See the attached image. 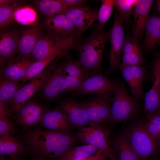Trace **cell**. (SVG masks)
I'll list each match as a JSON object with an SVG mask.
<instances>
[{"instance_id": "cell-16", "label": "cell", "mask_w": 160, "mask_h": 160, "mask_svg": "<svg viewBox=\"0 0 160 160\" xmlns=\"http://www.w3.org/2000/svg\"><path fill=\"white\" fill-rule=\"evenodd\" d=\"M44 24L48 33L56 37L61 38L71 34H77L72 22L63 14L46 17Z\"/></svg>"}, {"instance_id": "cell-7", "label": "cell", "mask_w": 160, "mask_h": 160, "mask_svg": "<svg viewBox=\"0 0 160 160\" xmlns=\"http://www.w3.org/2000/svg\"><path fill=\"white\" fill-rule=\"evenodd\" d=\"M56 63L49 65L17 91L9 103L10 105V114H16L37 92L40 91L47 80L56 68Z\"/></svg>"}, {"instance_id": "cell-40", "label": "cell", "mask_w": 160, "mask_h": 160, "mask_svg": "<svg viewBox=\"0 0 160 160\" xmlns=\"http://www.w3.org/2000/svg\"><path fill=\"white\" fill-rule=\"evenodd\" d=\"M108 158L105 152L102 149H100L95 154L79 159L74 160H105Z\"/></svg>"}, {"instance_id": "cell-43", "label": "cell", "mask_w": 160, "mask_h": 160, "mask_svg": "<svg viewBox=\"0 0 160 160\" xmlns=\"http://www.w3.org/2000/svg\"><path fill=\"white\" fill-rule=\"evenodd\" d=\"M155 9L156 12L160 13V0L156 1Z\"/></svg>"}, {"instance_id": "cell-6", "label": "cell", "mask_w": 160, "mask_h": 160, "mask_svg": "<svg viewBox=\"0 0 160 160\" xmlns=\"http://www.w3.org/2000/svg\"><path fill=\"white\" fill-rule=\"evenodd\" d=\"M112 128L109 125L105 124L83 127L76 133L77 140L85 144L94 145L104 150L110 160H117L110 137Z\"/></svg>"}, {"instance_id": "cell-20", "label": "cell", "mask_w": 160, "mask_h": 160, "mask_svg": "<svg viewBox=\"0 0 160 160\" xmlns=\"http://www.w3.org/2000/svg\"><path fill=\"white\" fill-rule=\"evenodd\" d=\"M41 35L37 24L22 30L18 43L19 55L31 60L33 50Z\"/></svg>"}, {"instance_id": "cell-9", "label": "cell", "mask_w": 160, "mask_h": 160, "mask_svg": "<svg viewBox=\"0 0 160 160\" xmlns=\"http://www.w3.org/2000/svg\"><path fill=\"white\" fill-rule=\"evenodd\" d=\"M112 97L97 95L81 102L87 112L89 126L102 124L109 125Z\"/></svg>"}, {"instance_id": "cell-4", "label": "cell", "mask_w": 160, "mask_h": 160, "mask_svg": "<svg viewBox=\"0 0 160 160\" xmlns=\"http://www.w3.org/2000/svg\"><path fill=\"white\" fill-rule=\"evenodd\" d=\"M123 129L140 160H146L160 153V144L146 131L142 119L131 120Z\"/></svg>"}, {"instance_id": "cell-14", "label": "cell", "mask_w": 160, "mask_h": 160, "mask_svg": "<svg viewBox=\"0 0 160 160\" xmlns=\"http://www.w3.org/2000/svg\"><path fill=\"white\" fill-rule=\"evenodd\" d=\"M44 109L36 101L29 100L16 113L17 124L28 131L40 122Z\"/></svg>"}, {"instance_id": "cell-8", "label": "cell", "mask_w": 160, "mask_h": 160, "mask_svg": "<svg viewBox=\"0 0 160 160\" xmlns=\"http://www.w3.org/2000/svg\"><path fill=\"white\" fill-rule=\"evenodd\" d=\"M108 33L111 48L109 67L106 75L113 73L119 68L121 61L124 34L122 22L117 11L115 12L113 23Z\"/></svg>"}, {"instance_id": "cell-42", "label": "cell", "mask_w": 160, "mask_h": 160, "mask_svg": "<svg viewBox=\"0 0 160 160\" xmlns=\"http://www.w3.org/2000/svg\"><path fill=\"white\" fill-rule=\"evenodd\" d=\"M32 160H51L45 158L34 155Z\"/></svg>"}, {"instance_id": "cell-19", "label": "cell", "mask_w": 160, "mask_h": 160, "mask_svg": "<svg viewBox=\"0 0 160 160\" xmlns=\"http://www.w3.org/2000/svg\"><path fill=\"white\" fill-rule=\"evenodd\" d=\"M154 1L138 0L133 12L134 20L132 27L133 36L138 40L142 36L149 18L151 7Z\"/></svg>"}, {"instance_id": "cell-35", "label": "cell", "mask_w": 160, "mask_h": 160, "mask_svg": "<svg viewBox=\"0 0 160 160\" xmlns=\"http://www.w3.org/2000/svg\"><path fill=\"white\" fill-rule=\"evenodd\" d=\"M140 50L122 54L120 65L124 66H140L144 61Z\"/></svg>"}, {"instance_id": "cell-37", "label": "cell", "mask_w": 160, "mask_h": 160, "mask_svg": "<svg viewBox=\"0 0 160 160\" xmlns=\"http://www.w3.org/2000/svg\"><path fill=\"white\" fill-rule=\"evenodd\" d=\"M16 132L15 128L8 117H0V136L13 135Z\"/></svg>"}, {"instance_id": "cell-38", "label": "cell", "mask_w": 160, "mask_h": 160, "mask_svg": "<svg viewBox=\"0 0 160 160\" xmlns=\"http://www.w3.org/2000/svg\"><path fill=\"white\" fill-rule=\"evenodd\" d=\"M140 50L138 40L134 36L129 37L124 39L122 54Z\"/></svg>"}, {"instance_id": "cell-46", "label": "cell", "mask_w": 160, "mask_h": 160, "mask_svg": "<svg viewBox=\"0 0 160 160\" xmlns=\"http://www.w3.org/2000/svg\"><path fill=\"white\" fill-rule=\"evenodd\" d=\"M17 160H24L22 159H20V158H18Z\"/></svg>"}, {"instance_id": "cell-45", "label": "cell", "mask_w": 160, "mask_h": 160, "mask_svg": "<svg viewBox=\"0 0 160 160\" xmlns=\"http://www.w3.org/2000/svg\"><path fill=\"white\" fill-rule=\"evenodd\" d=\"M0 160H9L4 157H0Z\"/></svg>"}, {"instance_id": "cell-12", "label": "cell", "mask_w": 160, "mask_h": 160, "mask_svg": "<svg viewBox=\"0 0 160 160\" xmlns=\"http://www.w3.org/2000/svg\"><path fill=\"white\" fill-rule=\"evenodd\" d=\"M119 68L129 86L132 96L137 100L143 99L145 94L143 85L146 67L124 66L120 65Z\"/></svg>"}, {"instance_id": "cell-27", "label": "cell", "mask_w": 160, "mask_h": 160, "mask_svg": "<svg viewBox=\"0 0 160 160\" xmlns=\"http://www.w3.org/2000/svg\"><path fill=\"white\" fill-rule=\"evenodd\" d=\"M100 149L90 144L75 146L71 148L60 160H74L82 159L95 154Z\"/></svg>"}, {"instance_id": "cell-10", "label": "cell", "mask_w": 160, "mask_h": 160, "mask_svg": "<svg viewBox=\"0 0 160 160\" xmlns=\"http://www.w3.org/2000/svg\"><path fill=\"white\" fill-rule=\"evenodd\" d=\"M98 10L89 6L67 9L62 13L72 22L79 36L84 33L98 19Z\"/></svg>"}, {"instance_id": "cell-17", "label": "cell", "mask_w": 160, "mask_h": 160, "mask_svg": "<svg viewBox=\"0 0 160 160\" xmlns=\"http://www.w3.org/2000/svg\"><path fill=\"white\" fill-rule=\"evenodd\" d=\"M60 107L75 128L80 129L85 125H88L87 112L81 102L69 98L62 102Z\"/></svg>"}, {"instance_id": "cell-25", "label": "cell", "mask_w": 160, "mask_h": 160, "mask_svg": "<svg viewBox=\"0 0 160 160\" xmlns=\"http://www.w3.org/2000/svg\"><path fill=\"white\" fill-rule=\"evenodd\" d=\"M145 30V47L151 50L160 43V18L156 15L149 17Z\"/></svg>"}, {"instance_id": "cell-24", "label": "cell", "mask_w": 160, "mask_h": 160, "mask_svg": "<svg viewBox=\"0 0 160 160\" xmlns=\"http://www.w3.org/2000/svg\"><path fill=\"white\" fill-rule=\"evenodd\" d=\"M144 112L146 117L159 112L160 111V88L158 79L144 98Z\"/></svg>"}, {"instance_id": "cell-31", "label": "cell", "mask_w": 160, "mask_h": 160, "mask_svg": "<svg viewBox=\"0 0 160 160\" xmlns=\"http://www.w3.org/2000/svg\"><path fill=\"white\" fill-rule=\"evenodd\" d=\"M138 0H114V6L122 22L129 21Z\"/></svg>"}, {"instance_id": "cell-44", "label": "cell", "mask_w": 160, "mask_h": 160, "mask_svg": "<svg viewBox=\"0 0 160 160\" xmlns=\"http://www.w3.org/2000/svg\"><path fill=\"white\" fill-rule=\"evenodd\" d=\"M146 160H160V156L158 155L149 158Z\"/></svg>"}, {"instance_id": "cell-39", "label": "cell", "mask_w": 160, "mask_h": 160, "mask_svg": "<svg viewBox=\"0 0 160 160\" xmlns=\"http://www.w3.org/2000/svg\"><path fill=\"white\" fill-rule=\"evenodd\" d=\"M66 5L67 9L85 6L87 1L86 0H60Z\"/></svg>"}, {"instance_id": "cell-3", "label": "cell", "mask_w": 160, "mask_h": 160, "mask_svg": "<svg viewBox=\"0 0 160 160\" xmlns=\"http://www.w3.org/2000/svg\"><path fill=\"white\" fill-rule=\"evenodd\" d=\"M113 95L109 124L112 128L135 119L140 110L138 100L130 95L121 82L116 81Z\"/></svg>"}, {"instance_id": "cell-1", "label": "cell", "mask_w": 160, "mask_h": 160, "mask_svg": "<svg viewBox=\"0 0 160 160\" xmlns=\"http://www.w3.org/2000/svg\"><path fill=\"white\" fill-rule=\"evenodd\" d=\"M28 150L35 156L51 160H60L77 140L72 131H61L36 128L23 136Z\"/></svg>"}, {"instance_id": "cell-47", "label": "cell", "mask_w": 160, "mask_h": 160, "mask_svg": "<svg viewBox=\"0 0 160 160\" xmlns=\"http://www.w3.org/2000/svg\"><path fill=\"white\" fill-rule=\"evenodd\" d=\"M105 160H108L107 159H106Z\"/></svg>"}, {"instance_id": "cell-18", "label": "cell", "mask_w": 160, "mask_h": 160, "mask_svg": "<svg viewBox=\"0 0 160 160\" xmlns=\"http://www.w3.org/2000/svg\"><path fill=\"white\" fill-rule=\"evenodd\" d=\"M32 63L30 60L19 55L14 57L1 71V78L17 82L22 81Z\"/></svg>"}, {"instance_id": "cell-15", "label": "cell", "mask_w": 160, "mask_h": 160, "mask_svg": "<svg viewBox=\"0 0 160 160\" xmlns=\"http://www.w3.org/2000/svg\"><path fill=\"white\" fill-rule=\"evenodd\" d=\"M47 129L61 131H72L75 128L65 114L60 109H44L39 122Z\"/></svg>"}, {"instance_id": "cell-29", "label": "cell", "mask_w": 160, "mask_h": 160, "mask_svg": "<svg viewBox=\"0 0 160 160\" xmlns=\"http://www.w3.org/2000/svg\"><path fill=\"white\" fill-rule=\"evenodd\" d=\"M22 86V84L18 82L0 78V102L6 104L9 103L17 91Z\"/></svg>"}, {"instance_id": "cell-2", "label": "cell", "mask_w": 160, "mask_h": 160, "mask_svg": "<svg viewBox=\"0 0 160 160\" xmlns=\"http://www.w3.org/2000/svg\"><path fill=\"white\" fill-rule=\"evenodd\" d=\"M92 26L90 33L81 39L76 50L79 53L78 60L84 70L85 80L88 78V72L90 70L102 74L103 53L108 39V31L99 29L97 24H94Z\"/></svg>"}, {"instance_id": "cell-5", "label": "cell", "mask_w": 160, "mask_h": 160, "mask_svg": "<svg viewBox=\"0 0 160 160\" xmlns=\"http://www.w3.org/2000/svg\"><path fill=\"white\" fill-rule=\"evenodd\" d=\"M82 39L77 34H71L61 38L52 36L48 33L41 34L32 52V62L45 59L58 52L61 53L69 50H76Z\"/></svg>"}, {"instance_id": "cell-13", "label": "cell", "mask_w": 160, "mask_h": 160, "mask_svg": "<svg viewBox=\"0 0 160 160\" xmlns=\"http://www.w3.org/2000/svg\"><path fill=\"white\" fill-rule=\"evenodd\" d=\"M63 63L58 65L51 74L40 92L44 98L53 100L65 92Z\"/></svg>"}, {"instance_id": "cell-33", "label": "cell", "mask_w": 160, "mask_h": 160, "mask_svg": "<svg viewBox=\"0 0 160 160\" xmlns=\"http://www.w3.org/2000/svg\"><path fill=\"white\" fill-rule=\"evenodd\" d=\"M12 4L0 5L1 29L8 26L11 24L13 20L15 12L17 10L20 8L19 6L12 5Z\"/></svg>"}, {"instance_id": "cell-21", "label": "cell", "mask_w": 160, "mask_h": 160, "mask_svg": "<svg viewBox=\"0 0 160 160\" xmlns=\"http://www.w3.org/2000/svg\"><path fill=\"white\" fill-rule=\"evenodd\" d=\"M19 36L15 30L8 31L1 35L0 39V65L14 57L17 51Z\"/></svg>"}, {"instance_id": "cell-36", "label": "cell", "mask_w": 160, "mask_h": 160, "mask_svg": "<svg viewBox=\"0 0 160 160\" xmlns=\"http://www.w3.org/2000/svg\"><path fill=\"white\" fill-rule=\"evenodd\" d=\"M65 92H69L73 95L77 91L85 80L82 78L65 75Z\"/></svg>"}, {"instance_id": "cell-32", "label": "cell", "mask_w": 160, "mask_h": 160, "mask_svg": "<svg viewBox=\"0 0 160 160\" xmlns=\"http://www.w3.org/2000/svg\"><path fill=\"white\" fill-rule=\"evenodd\" d=\"M114 0H102L98 15L97 27L101 30L103 28L110 17L114 7Z\"/></svg>"}, {"instance_id": "cell-22", "label": "cell", "mask_w": 160, "mask_h": 160, "mask_svg": "<svg viewBox=\"0 0 160 160\" xmlns=\"http://www.w3.org/2000/svg\"><path fill=\"white\" fill-rule=\"evenodd\" d=\"M28 149L22 142L12 135L0 137V157L9 155L12 160H17L19 156L26 154Z\"/></svg>"}, {"instance_id": "cell-48", "label": "cell", "mask_w": 160, "mask_h": 160, "mask_svg": "<svg viewBox=\"0 0 160 160\" xmlns=\"http://www.w3.org/2000/svg\"><path fill=\"white\" fill-rule=\"evenodd\" d=\"M159 112L160 113V111Z\"/></svg>"}, {"instance_id": "cell-23", "label": "cell", "mask_w": 160, "mask_h": 160, "mask_svg": "<svg viewBox=\"0 0 160 160\" xmlns=\"http://www.w3.org/2000/svg\"><path fill=\"white\" fill-rule=\"evenodd\" d=\"M112 140L117 160H140L123 129L115 135Z\"/></svg>"}, {"instance_id": "cell-26", "label": "cell", "mask_w": 160, "mask_h": 160, "mask_svg": "<svg viewBox=\"0 0 160 160\" xmlns=\"http://www.w3.org/2000/svg\"><path fill=\"white\" fill-rule=\"evenodd\" d=\"M34 3L39 11L46 17L62 14L67 9L60 0H37Z\"/></svg>"}, {"instance_id": "cell-30", "label": "cell", "mask_w": 160, "mask_h": 160, "mask_svg": "<svg viewBox=\"0 0 160 160\" xmlns=\"http://www.w3.org/2000/svg\"><path fill=\"white\" fill-rule=\"evenodd\" d=\"M144 127L148 133L160 144V113L146 117L143 120Z\"/></svg>"}, {"instance_id": "cell-28", "label": "cell", "mask_w": 160, "mask_h": 160, "mask_svg": "<svg viewBox=\"0 0 160 160\" xmlns=\"http://www.w3.org/2000/svg\"><path fill=\"white\" fill-rule=\"evenodd\" d=\"M62 53L57 52L45 59L32 62L28 68L21 84H23L41 73L56 57Z\"/></svg>"}, {"instance_id": "cell-34", "label": "cell", "mask_w": 160, "mask_h": 160, "mask_svg": "<svg viewBox=\"0 0 160 160\" xmlns=\"http://www.w3.org/2000/svg\"><path fill=\"white\" fill-rule=\"evenodd\" d=\"M65 75L76 76L85 80L84 70L78 60H68L63 63Z\"/></svg>"}, {"instance_id": "cell-41", "label": "cell", "mask_w": 160, "mask_h": 160, "mask_svg": "<svg viewBox=\"0 0 160 160\" xmlns=\"http://www.w3.org/2000/svg\"><path fill=\"white\" fill-rule=\"evenodd\" d=\"M153 70L155 77L158 79V84L160 88V52L155 60Z\"/></svg>"}, {"instance_id": "cell-11", "label": "cell", "mask_w": 160, "mask_h": 160, "mask_svg": "<svg viewBox=\"0 0 160 160\" xmlns=\"http://www.w3.org/2000/svg\"><path fill=\"white\" fill-rule=\"evenodd\" d=\"M116 85V81L105 76L98 74L88 78L84 81L73 96L94 93L100 95L111 96Z\"/></svg>"}]
</instances>
